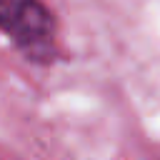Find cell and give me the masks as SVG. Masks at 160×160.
Here are the masks:
<instances>
[{"label": "cell", "instance_id": "6da1fadb", "mask_svg": "<svg viewBox=\"0 0 160 160\" xmlns=\"http://www.w3.org/2000/svg\"><path fill=\"white\" fill-rule=\"evenodd\" d=\"M0 30L38 60L52 52L55 20L40 0H0Z\"/></svg>", "mask_w": 160, "mask_h": 160}]
</instances>
